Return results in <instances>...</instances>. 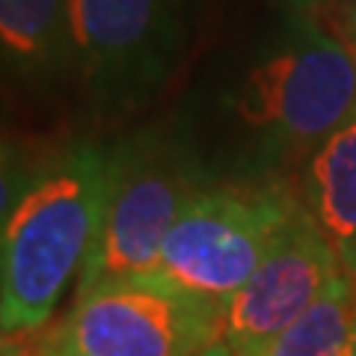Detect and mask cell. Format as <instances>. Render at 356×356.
I'll return each mask as SVG.
<instances>
[{
  "instance_id": "1",
  "label": "cell",
  "mask_w": 356,
  "mask_h": 356,
  "mask_svg": "<svg viewBox=\"0 0 356 356\" xmlns=\"http://www.w3.org/2000/svg\"><path fill=\"white\" fill-rule=\"evenodd\" d=\"M104 154L72 146L44 163L0 232V332L33 341L83 264L102 226Z\"/></svg>"
},
{
  "instance_id": "2",
  "label": "cell",
  "mask_w": 356,
  "mask_h": 356,
  "mask_svg": "<svg viewBox=\"0 0 356 356\" xmlns=\"http://www.w3.org/2000/svg\"><path fill=\"white\" fill-rule=\"evenodd\" d=\"M238 110L255 128L312 146L356 119L353 0H312L300 30L247 74Z\"/></svg>"
},
{
  "instance_id": "3",
  "label": "cell",
  "mask_w": 356,
  "mask_h": 356,
  "mask_svg": "<svg viewBox=\"0 0 356 356\" xmlns=\"http://www.w3.org/2000/svg\"><path fill=\"white\" fill-rule=\"evenodd\" d=\"M205 181L163 134L143 131L104 154V205L77 294L107 282L146 280L184 208Z\"/></svg>"
},
{
  "instance_id": "4",
  "label": "cell",
  "mask_w": 356,
  "mask_h": 356,
  "mask_svg": "<svg viewBox=\"0 0 356 356\" xmlns=\"http://www.w3.org/2000/svg\"><path fill=\"white\" fill-rule=\"evenodd\" d=\"M300 199L282 184H214L193 196L143 282L222 309L261 267Z\"/></svg>"
},
{
  "instance_id": "5",
  "label": "cell",
  "mask_w": 356,
  "mask_h": 356,
  "mask_svg": "<svg viewBox=\"0 0 356 356\" xmlns=\"http://www.w3.org/2000/svg\"><path fill=\"white\" fill-rule=\"evenodd\" d=\"M74 74L98 116L149 104L184 48V0H65Z\"/></svg>"
},
{
  "instance_id": "6",
  "label": "cell",
  "mask_w": 356,
  "mask_h": 356,
  "mask_svg": "<svg viewBox=\"0 0 356 356\" xmlns=\"http://www.w3.org/2000/svg\"><path fill=\"white\" fill-rule=\"evenodd\" d=\"M222 336V309L170 288L125 280L74 294L30 356H199Z\"/></svg>"
},
{
  "instance_id": "7",
  "label": "cell",
  "mask_w": 356,
  "mask_h": 356,
  "mask_svg": "<svg viewBox=\"0 0 356 356\" xmlns=\"http://www.w3.org/2000/svg\"><path fill=\"white\" fill-rule=\"evenodd\" d=\"M341 273L332 243L300 202L252 280L222 306L220 341L232 356H264Z\"/></svg>"
},
{
  "instance_id": "8",
  "label": "cell",
  "mask_w": 356,
  "mask_h": 356,
  "mask_svg": "<svg viewBox=\"0 0 356 356\" xmlns=\"http://www.w3.org/2000/svg\"><path fill=\"white\" fill-rule=\"evenodd\" d=\"M72 74L74 44L65 0H0V77L48 89Z\"/></svg>"
},
{
  "instance_id": "9",
  "label": "cell",
  "mask_w": 356,
  "mask_h": 356,
  "mask_svg": "<svg viewBox=\"0 0 356 356\" xmlns=\"http://www.w3.org/2000/svg\"><path fill=\"white\" fill-rule=\"evenodd\" d=\"M303 196V205L336 250L341 270L356 276V119L315 146Z\"/></svg>"
},
{
  "instance_id": "10",
  "label": "cell",
  "mask_w": 356,
  "mask_h": 356,
  "mask_svg": "<svg viewBox=\"0 0 356 356\" xmlns=\"http://www.w3.org/2000/svg\"><path fill=\"white\" fill-rule=\"evenodd\" d=\"M356 341V276L341 273L264 356H344Z\"/></svg>"
},
{
  "instance_id": "11",
  "label": "cell",
  "mask_w": 356,
  "mask_h": 356,
  "mask_svg": "<svg viewBox=\"0 0 356 356\" xmlns=\"http://www.w3.org/2000/svg\"><path fill=\"white\" fill-rule=\"evenodd\" d=\"M51 158H39L24 143L0 137V232L15 214L21 199L30 193Z\"/></svg>"
},
{
  "instance_id": "12",
  "label": "cell",
  "mask_w": 356,
  "mask_h": 356,
  "mask_svg": "<svg viewBox=\"0 0 356 356\" xmlns=\"http://www.w3.org/2000/svg\"><path fill=\"white\" fill-rule=\"evenodd\" d=\"M199 356H232V350H229L222 341H217V344H211V348H208V350H202Z\"/></svg>"
},
{
  "instance_id": "13",
  "label": "cell",
  "mask_w": 356,
  "mask_h": 356,
  "mask_svg": "<svg viewBox=\"0 0 356 356\" xmlns=\"http://www.w3.org/2000/svg\"><path fill=\"white\" fill-rule=\"evenodd\" d=\"M6 356H30V348H24V350H15V353H6Z\"/></svg>"
},
{
  "instance_id": "14",
  "label": "cell",
  "mask_w": 356,
  "mask_h": 356,
  "mask_svg": "<svg viewBox=\"0 0 356 356\" xmlns=\"http://www.w3.org/2000/svg\"><path fill=\"white\" fill-rule=\"evenodd\" d=\"M344 356H356V341H353V348H350L348 353H344Z\"/></svg>"
},
{
  "instance_id": "15",
  "label": "cell",
  "mask_w": 356,
  "mask_h": 356,
  "mask_svg": "<svg viewBox=\"0 0 356 356\" xmlns=\"http://www.w3.org/2000/svg\"><path fill=\"white\" fill-rule=\"evenodd\" d=\"M353 3H356V0H353Z\"/></svg>"
}]
</instances>
